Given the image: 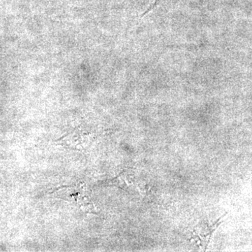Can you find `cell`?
<instances>
[{"label":"cell","instance_id":"6da1fadb","mask_svg":"<svg viewBox=\"0 0 252 252\" xmlns=\"http://www.w3.org/2000/svg\"><path fill=\"white\" fill-rule=\"evenodd\" d=\"M164 1H165V0H155V1H154L153 4H152V5H151L150 6H149L148 9H147V11H146L144 13V14H142V18L143 17V16H145V15L149 14V13L151 11H152V10L155 9V8H157L159 4H161V3L163 2Z\"/></svg>","mask_w":252,"mask_h":252}]
</instances>
